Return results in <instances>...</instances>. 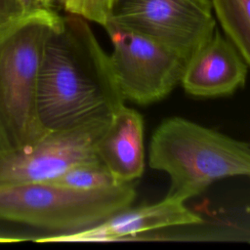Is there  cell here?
<instances>
[{"instance_id":"6da1fadb","label":"cell","mask_w":250,"mask_h":250,"mask_svg":"<svg viewBox=\"0 0 250 250\" xmlns=\"http://www.w3.org/2000/svg\"><path fill=\"white\" fill-rule=\"evenodd\" d=\"M109 55L87 20L61 16L42 53L37 87L40 122L47 132L108 124L124 104Z\"/></svg>"},{"instance_id":"7a4b0ae2","label":"cell","mask_w":250,"mask_h":250,"mask_svg":"<svg viewBox=\"0 0 250 250\" xmlns=\"http://www.w3.org/2000/svg\"><path fill=\"white\" fill-rule=\"evenodd\" d=\"M60 18L45 9L0 26V155L48 133L38 114V74L45 42Z\"/></svg>"},{"instance_id":"3957f363","label":"cell","mask_w":250,"mask_h":250,"mask_svg":"<svg viewBox=\"0 0 250 250\" xmlns=\"http://www.w3.org/2000/svg\"><path fill=\"white\" fill-rule=\"evenodd\" d=\"M149 166L169 175L166 196L186 201L227 177H250V146L192 121L172 117L154 131Z\"/></svg>"},{"instance_id":"277c9868","label":"cell","mask_w":250,"mask_h":250,"mask_svg":"<svg viewBox=\"0 0 250 250\" xmlns=\"http://www.w3.org/2000/svg\"><path fill=\"white\" fill-rule=\"evenodd\" d=\"M135 182L97 189H74L52 183L0 188V221L69 233L91 228L131 206Z\"/></svg>"},{"instance_id":"5b68a950","label":"cell","mask_w":250,"mask_h":250,"mask_svg":"<svg viewBox=\"0 0 250 250\" xmlns=\"http://www.w3.org/2000/svg\"><path fill=\"white\" fill-rule=\"evenodd\" d=\"M211 0H114L110 22L148 37L188 59L214 34Z\"/></svg>"},{"instance_id":"8992f818","label":"cell","mask_w":250,"mask_h":250,"mask_svg":"<svg viewBox=\"0 0 250 250\" xmlns=\"http://www.w3.org/2000/svg\"><path fill=\"white\" fill-rule=\"evenodd\" d=\"M104 28L112 43L110 65L124 101L149 104L164 99L181 83L187 57L110 22Z\"/></svg>"},{"instance_id":"52a82bcc","label":"cell","mask_w":250,"mask_h":250,"mask_svg":"<svg viewBox=\"0 0 250 250\" xmlns=\"http://www.w3.org/2000/svg\"><path fill=\"white\" fill-rule=\"evenodd\" d=\"M108 124L51 131L30 146L1 154L0 188L51 182L76 164L100 159L96 145Z\"/></svg>"},{"instance_id":"ba28073f","label":"cell","mask_w":250,"mask_h":250,"mask_svg":"<svg viewBox=\"0 0 250 250\" xmlns=\"http://www.w3.org/2000/svg\"><path fill=\"white\" fill-rule=\"evenodd\" d=\"M203 220L184 201L165 196L161 201L138 207L128 206L103 222L69 233H57L36 239L38 242H106L157 229L200 224Z\"/></svg>"},{"instance_id":"9c48e42d","label":"cell","mask_w":250,"mask_h":250,"mask_svg":"<svg viewBox=\"0 0 250 250\" xmlns=\"http://www.w3.org/2000/svg\"><path fill=\"white\" fill-rule=\"evenodd\" d=\"M247 66L231 42L216 29L188 58L181 84L195 97L228 96L244 86Z\"/></svg>"},{"instance_id":"30bf717a","label":"cell","mask_w":250,"mask_h":250,"mask_svg":"<svg viewBox=\"0 0 250 250\" xmlns=\"http://www.w3.org/2000/svg\"><path fill=\"white\" fill-rule=\"evenodd\" d=\"M96 151L117 183L138 180L145 169L144 120L125 104L99 138Z\"/></svg>"},{"instance_id":"8fae6325","label":"cell","mask_w":250,"mask_h":250,"mask_svg":"<svg viewBox=\"0 0 250 250\" xmlns=\"http://www.w3.org/2000/svg\"><path fill=\"white\" fill-rule=\"evenodd\" d=\"M226 37L250 66V0H211Z\"/></svg>"},{"instance_id":"7c38bea8","label":"cell","mask_w":250,"mask_h":250,"mask_svg":"<svg viewBox=\"0 0 250 250\" xmlns=\"http://www.w3.org/2000/svg\"><path fill=\"white\" fill-rule=\"evenodd\" d=\"M48 183L82 190L104 188L119 184L100 159L76 164Z\"/></svg>"},{"instance_id":"4fadbf2b","label":"cell","mask_w":250,"mask_h":250,"mask_svg":"<svg viewBox=\"0 0 250 250\" xmlns=\"http://www.w3.org/2000/svg\"><path fill=\"white\" fill-rule=\"evenodd\" d=\"M114 0H56L55 8L62 9L67 14L79 16L87 21L106 24Z\"/></svg>"},{"instance_id":"5bb4252c","label":"cell","mask_w":250,"mask_h":250,"mask_svg":"<svg viewBox=\"0 0 250 250\" xmlns=\"http://www.w3.org/2000/svg\"><path fill=\"white\" fill-rule=\"evenodd\" d=\"M23 15V10L18 0H0V26Z\"/></svg>"},{"instance_id":"9a60e30c","label":"cell","mask_w":250,"mask_h":250,"mask_svg":"<svg viewBox=\"0 0 250 250\" xmlns=\"http://www.w3.org/2000/svg\"><path fill=\"white\" fill-rule=\"evenodd\" d=\"M23 10L24 15L38 12L40 10L47 9L44 5L42 0H18Z\"/></svg>"},{"instance_id":"2e32d148","label":"cell","mask_w":250,"mask_h":250,"mask_svg":"<svg viewBox=\"0 0 250 250\" xmlns=\"http://www.w3.org/2000/svg\"><path fill=\"white\" fill-rule=\"evenodd\" d=\"M42 2H43V5L47 9L55 10V2H56V0H42Z\"/></svg>"},{"instance_id":"e0dca14e","label":"cell","mask_w":250,"mask_h":250,"mask_svg":"<svg viewBox=\"0 0 250 250\" xmlns=\"http://www.w3.org/2000/svg\"><path fill=\"white\" fill-rule=\"evenodd\" d=\"M21 238H15V237H7V236H0V242H14V241H21Z\"/></svg>"}]
</instances>
